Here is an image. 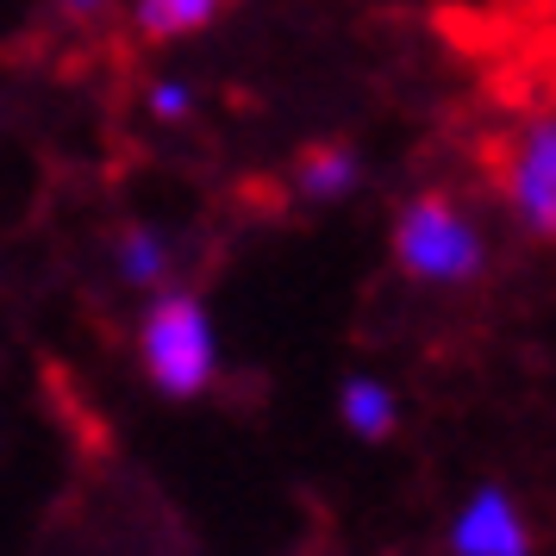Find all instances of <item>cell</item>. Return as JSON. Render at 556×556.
<instances>
[{"label": "cell", "mask_w": 556, "mask_h": 556, "mask_svg": "<svg viewBox=\"0 0 556 556\" xmlns=\"http://www.w3.org/2000/svg\"><path fill=\"white\" fill-rule=\"evenodd\" d=\"M138 363H144L151 388L169 394V401H194V394L213 388V376H219V326H213L201 294H188V288L151 294L144 326H138Z\"/></svg>", "instance_id": "cell-1"}, {"label": "cell", "mask_w": 556, "mask_h": 556, "mask_svg": "<svg viewBox=\"0 0 556 556\" xmlns=\"http://www.w3.org/2000/svg\"><path fill=\"white\" fill-rule=\"evenodd\" d=\"M394 263L426 288H469L488 269V238L476 213L451 194H413L394 219Z\"/></svg>", "instance_id": "cell-2"}, {"label": "cell", "mask_w": 556, "mask_h": 556, "mask_svg": "<svg viewBox=\"0 0 556 556\" xmlns=\"http://www.w3.org/2000/svg\"><path fill=\"white\" fill-rule=\"evenodd\" d=\"M501 201L531 238L556 231V119L551 106H531L501 144Z\"/></svg>", "instance_id": "cell-3"}, {"label": "cell", "mask_w": 556, "mask_h": 556, "mask_svg": "<svg viewBox=\"0 0 556 556\" xmlns=\"http://www.w3.org/2000/svg\"><path fill=\"white\" fill-rule=\"evenodd\" d=\"M456 556H531V519L506 488H476L451 519Z\"/></svg>", "instance_id": "cell-4"}, {"label": "cell", "mask_w": 556, "mask_h": 556, "mask_svg": "<svg viewBox=\"0 0 556 556\" xmlns=\"http://www.w3.org/2000/svg\"><path fill=\"white\" fill-rule=\"evenodd\" d=\"M231 13V0H126V26L138 45H181L201 38Z\"/></svg>", "instance_id": "cell-5"}, {"label": "cell", "mask_w": 556, "mask_h": 556, "mask_svg": "<svg viewBox=\"0 0 556 556\" xmlns=\"http://www.w3.org/2000/svg\"><path fill=\"white\" fill-rule=\"evenodd\" d=\"M356 181H363V156L351 144H313L294 163V194L313 206H331V201H344V194H356Z\"/></svg>", "instance_id": "cell-6"}, {"label": "cell", "mask_w": 556, "mask_h": 556, "mask_svg": "<svg viewBox=\"0 0 556 556\" xmlns=\"http://www.w3.org/2000/svg\"><path fill=\"white\" fill-rule=\"evenodd\" d=\"M113 269H119L126 288H151V294H163L169 276H176V244H169L156 226H126L119 231V244H113Z\"/></svg>", "instance_id": "cell-7"}, {"label": "cell", "mask_w": 556, "mask_h": 556, "mask_svg": "<svg viewBox=\"0 0 556 556\" xmlns=\"http://www.w3.org/2000/svg\"><path fill=\"white\" fill-rule=\"evenodd\" d=\"M338 419L356 431V438H388V431L401 426V401H394V388L376 376H351L344 381V394H338Z\"/></svg>", "instance_id": "cell-8"}, {"label": "cell", "mask_w": 556, "mask_h": 556, "mask_svg": "<svg viewBox=\"0 0 556 556\" xmlns=\"http://www.w3.org/2000/svg\"><path fill=\"white\" fill-rule=\"evenodd\" d=\"M194 101H201V94H194L181 76H156L151 88H144V113L163 119V126H181V119L194 113Z\"/></svg>", "instance_id": "cell-9"}, {"label": "cell", "mask_w": 556, "mask_h": 556, "mask_svg": "<svg viewBox=\"0 0 556 556\" xmlns=\"http://www.w3.org/2000/svg\"><path fill=\"white\" fill-rule=\"evenodd\" d=\"M51 13L63 20V26H101V20H113L119 13V0H51Z\"/></svg>", "instance_id": "cell-10"}]
</instances>
